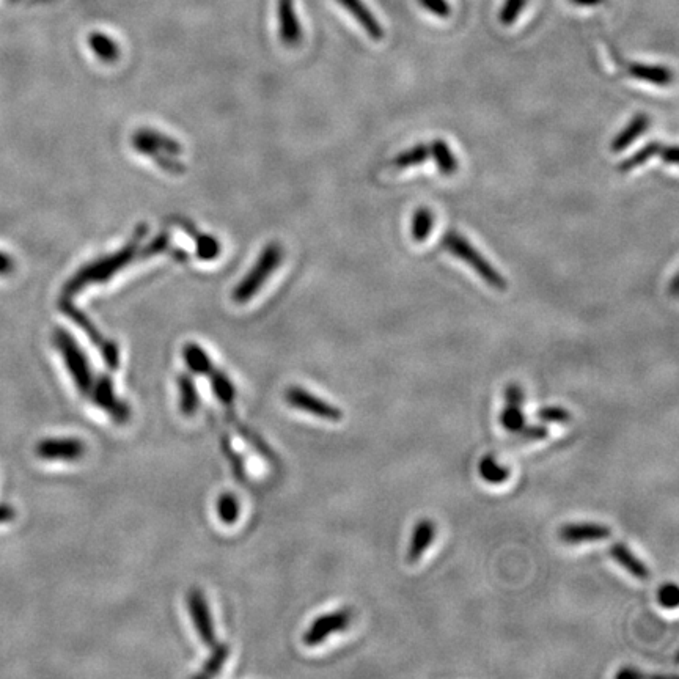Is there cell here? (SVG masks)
I'll use <instances>...</instances> for the list:
<instances>
[{
	"mask_svg": "<svg viewBox=\"0 0 679 679\" xmlns=\"http://www.w3.org/2000/svg\"><path fill=\"white\" fill-rule=\"evenodd\" d=\"M145 235V228H140V232L136 233L133 241L128 246L123 247L120 252L115 255H107V257L96 260L92 265L84 266L78 274H74L73 279L68 280L65 285V294H76L84 290L87 285L92 283H104L107 280L122 271L128 263L134 260L137 254V247H139L140 239Z\"/></svg>",
	"mask_w": 679,
	"mask_h": 679,
	"instance_id": "obj_1",
	"label": "cell"
},
{
	"mask_svg": "<svg viewBox=\"0 0 679 679\" xmlns=\"http://www.w3.org/2000/svg\"><path fill=\"white\" fill-rule=\"evenodd\" d=\"M442 246L450 254L455 255L456 258L464 261L466 265L474 269L478 276L481 277V280L488 283L489 287L496 288L499 291L507 290L508 285L505 277H502V274L497 269L492 268L491 263L464 236L456 232H448L444 236Z\"/></svg>",
	"mask_w": 679,
	"mask_h": 679,
	"instance_id": "obj_2",
	"label": "cell"
},
{
	"mask_svg": "<svg viewBox=\"0 0 679 679\" xmlns=\"http://www.w3.org/2000/svg\"><path fill=\"white\" fill-rule=\"evenodd\" d=\"M54 343L59 348L60 354L65 359L68 373L73 378L74 384L84 397H90L95 378H93L92 367L89 359L85 356L81 346L74 340L73 335L65 329H56L54 332Z\"/></svg>",
	"mask_w": 679,
	"mask_h": 679,
	"instance_id": "obj_3",
	"label": "cell"
},
{
	"mask_svg": "<svg viewBox=\"0 0 679 679\" xmlns=\"http://www.w3.org/2000/svg\"><path fill=\"white\" fill-rule=\"evenodd\" d=\"M283 250L279 244H269L260 258L255 263L254 268L247 272L243 282L239 283L238 287L233 291V299L238 304H246L249 299L254 298L255 294L263 287V283L269 279L272 272L279 268L280 261H282Z\"/></svg>",
	"mask_w": 679,
	"mask_h": 679,
	"instance_id": "obj_4",
	"label": "cell"
},
{
	"mask_svg": "<svg viewBox=\"0 0 679 679\" xmlns=\"http://www.w3.org/2000/svg\"><path fill=\"white\" fill-rule=\"evenodd\" d=\"M60 309L67 313V316H70L71 320L78 324L85 334L89 335L93 345L103 353L104 362H106L107 367L111 368V370H117L118 364H120V351H118V346L115 345L114 342L106 340V338L103 337V334L96 329L95 324H93L78 307H74L70 301H62Z\"/></svg>",
	"mask_w": 679,
	"mask_h": 679,
	"instance_id": "obj_5",
	"label": "cell"
},
{
	"mask_svg": "<svg viewBox=\"0 0 679 679\" xmlns=\"http://www.w3.org/2000/svg\"><path fill=\"white\" fill-rule=\"evenodd\" d=\"M285 400L291 408L315 415L318 419L329 420V422H340L343 419V412L340 409L335 408L327 401L321 400V398L315 397L302 387H290L285 392Z\"/></svg>",
	"mask_w": 679,
	"mask_h": 679,
	"instance_id": "obj_6",
	"label": "cell"
},
{
	"mask_svg": "<svg viewBox=\"0 0 679 679\" xmlns=\"http://www.w3.org/2000/svg\"><path fill=\"white\" fill-rule=\"evenodd\" d=\"M85 444L76 437H60V439H43L35 447V455L45 461H65L74 463L84 458Z\"/></svg>",
	"mask_w": 679,
	"mask_h": 679,
	"instance_id": "obj_7",
	"label": "cell"
},
{
	"mask_svg": "<svg viewBox=\"0 0 679 679\" xmlns=\"http://www.w3.org/2000/svg\"><path fill=\"white\" fill-rule=\"evenodd\" d=\"M349 623H351V612L348 609L324 613L310 624V628L307 629L302 640L307 646L321 645L332 634L345 631Z\"/></svg>",
	"mask_w": 679,
	"mask_h": 679,
	"instance_id": "obj_8",
	"label": "cell"
},
{
	"mask_svg": "<svg viewBox=\"0 0 679 679\" xmlns=\"http://www.w3.org/2000/svg\"><path fill=\"white\" fill-rule=\"evenodd\" d=\"M90 397H93L96 406L111 415V419L115 422H128L129 415H131L129 406L115 395L114 382L109 376L103 375L98 381H95Z\"/></svg>",
	"mask_w": 679,
	"mask_h": 679,
	"instance_id": "obj_9",
	"label": "cell"
},
{
	"mask_svg": "<svg viewBox=\"0 0 679 679\" xmlns=\"http://www.w3.org/2000/svg\"><path fill=\"white\" fill-rule=\"evenodd\" d=\"M188 607L191 612L192 623H194L195 631L199 634L200 640L206 646L213 648L217 643L216 629H214L213 618H211L210 607L206 602L205 595L202 591L194 590L188 595Z\"/></svg>",
	"mask_w": 679,
	"mask_h": 679,
	"instance_id": "obj_10",
	"label": "cell"
},
{
	"mask_svg": "<svg viewBox=\"0 0 679 679\" xmlns=\"http://www.w3.org/2000/svg\"><path fill=\"white\" fill-rule=\"evenodd\" d=\"M277 16H279V34L283 45L298 46L302 41L301 23H299L294 0H279L277 2Z\"/></svg>",
	"mask_w": 679,
	"mask_h": 679,
	"instance_id": "obj_11",
	"label": "cell"
},
{
	"mask_svg": "<svg viewBox=\"0 0 679 679\" xmlns=\"http://www.w3.org/2000/svg\"><path fill=\"white\" fill-rule=\"evenodd\" d=\"M607 525L596 522H577V524L563 525L558 535L568 544L587 543V541L606 540L610 536Z\"/></svg>",
	"mask_w": 679,
	"mask_h": 679,
	"instance_id": "obj_12",
	"label": "cell"
},
{
	"mask_svg": "<svg viewBox=\"0 0 679 679\" xmlns=\"http://www.w3.org/2000/svg\"><path fill=\"white\" fill-rule=\"evenodd\" d=\"M337 2L345 8L349 15L356 19L371 40L381 41L384 38V29H382L381 23L371 13L364 0H337Z\"/></svg>",
	"mask_w": 679,
	"mask_h": 679,
	"instance_id": "obj_13",
	"label": "cell"
},
{
	"mask_svg": "<svg viewBox=\"0 0 679 679\" xmlns=\"http://www.w3.org/2000/svg\"><path fill=\"white\" fill-rule=\"evenodd\" d=\"M133 144L140 153L155 156V158L159 153L164 155V151L169 153V155H177L181 150L180 145L175 140L161 136V134L155 133V131H140V133L134 136Z\"/></svg>",
	"mask_w": 679,
	"mask_h": 679,
	"instance_id": "obj_14",
	"label": "cell"
},
{
	"mask_svg": "<svg viewBox=\"0 0 679 679\" xmlns=\"http://www.w3.org/2000/svg\"><path fill=\"white\" fill-rule=\"evenodd\" d=\"M434 535H436V525L430 519H422L419 524L415 525L411 543H409V562H419L426 549L433 543Z\"/></svg>",
	"mask_w": 679,
	"mask_h": 679,
	"instance_id": "obj_15",
	"label": "cell"
},
{
	"mask_svg": "<svg viewBox=\"0 0 679 679\" xmlns=\"http://www.w3.org/2000/svg\"><path fill=\"white\" fill-rule=\"evenodd\" d=\"M648 128H650V117L645 114L635 115L631 122L626 125V128L612 140L610 150L613 153H621V151L631 147L640 136H643L648 131Z\"/></svg>",
	"mask_w": 679,
	"mask_h": 679,
	"instance_id": "obj_16",
	"label": "cell"
},
{
	"mask_svg": "<svg viewBox=\"0 0 679 679\" xmlns=\"http://www.w3.org/2000/svg\"><path fill=\"white\" fill-rule=\"evenodd\" d=\"M628 73L637 81L667 87L673 82V71L659 65H643V63H629Z\"/></svg>",
	"mask_w": 679,
	"mask_h": 679,
	"instance_id": "obj_17",
	"label": "cell"
},
{
	"mask_svg": "<svg viewBox=\"0 0 679 679\" xmlns=\"http://www.w3.org/2000/svg\"><path fill=\"white\" fill-rule=\"evenodd\" d=\"M610 555H612L615 562L620 563V565L623 566L631 576H634L635 579L646 580L650 577V569H648V566H646L640 558L635 557L628 546H624V544L621 543H615L610 547Z\"/></svg>",
	"mask_w": 679,
	"mask_h": 679,
	"instance_id": "obj_18",
	"label": "cell"
},
{
	"mask_svg": "<svg viewBox=\"0 0 679 679\" xmlns=\"http://www.w3.org/2000/svg\"><path fill=\"white\" fill-rule=\"evenodd\" d=\"M430 156H433L437 170L445 177H452L458 172V159L445 140H434L433 144L430 145Z\"/></svg>",
	"mask_w": 679,
	"mask_h": 679,
	"instance_id": "obj_19",
	"label": "cell"
},
{
	"mask_svg": "<svg viewBox=\"0 0 679 679\" xmlns=\"http://www.w3.org/2000/svg\"><path fill=\"white\" fill-rule=\"evenodd\" d=\"M183 357L189 370L195 375H210V371L214 368L210 356L197 343H188L184 346Z\"/></svg>",
	"mask_w": 679,
	"mask_h": 679,
	"instance_id": "obj_20",
	"label": "cell"
},
{
	"mask_svg": "<svg viewBox=\"0 0 679 679\" xmlns=\"http://www.w3.org/2000/svg\"><path fill=\"white\" fill-rule=\"evenodd\" d=\"M89 45L93 54L103 62L112 63L120 57V46L109 35L93 32L89 37Z\"/></svg>",
	"mask_w": 679,
	"mask_h": 679,
	"instance_id": "obj_21",
	"label": "cell"
},
{
	"mask_svg": "<svg viewBox=\"0 0 679 679\" xmlns=\"http://www.w3.org/2000/svg\"><path fill=\"white\" fill-rule=\"evenodd\" d=\"M180 389V409L186 417H192L200 406L199 392L195 387L194 379L189 375H180L178 378Z\"/></svg>",
	"mask_w": 679,
	"mask_h": 679,
	"instance_id": "obj_22",
	"label": "cell"
},
{
	"mask_svg": "<svg viewBox=\"0 0 679 679\" xmlns=\"http://www.w3.org/2000/svg\"><path fill=\"white\" fill-rule=\"evenodd\" d=\"M434 227L433 211L428 208H419L412 214L411 236L414 243L423 244L430 238Z\"/></svg>",
	"mask_w": 679,
	"mask_h": 679,
	"instance_id": "obj_23",
	"label": "cell"
},
{
	"mask_svg": "<svg viewBox=\"0 0 679 679\" xmlns=\"http://www.w3.org/2000/svg\"><path fill=\"white\" fill-rule=\"evenodd\" d=\"M208 376H210L211 387H213V392L214 395H216L217 400L221 401L225 406H230L236 398V390L235 386H233V382L228 379V376L225 375V373H222L221 370H216V368H213Z\"/></svg>",
	"mask_w": 679,
	"mask_h": 679,
	"instance_id": "obj_24",
	"label": "cell"
},
{
	"mask_svg": "<svg viewBox=\"0 0 679 679\" xmlns=\"http://www.w3.org/2000/svg\"><path fill=\"white\" fill-rule=\"evenodd\" d=\"M480 475L486 483L500 485L510 478V470L507 467L500 466L494 456L488 455L481 459Z\"/></svg>",
	"mask_w": 679,
	"mask_h": 679,
	"instance_id": "obj_25",
	"label": "cell"
},
{
	"mask_svg": "<svg viewBox=\"0 0 679 679\" xmlns=\"http://www.w3.org/2000/svg\"><path fill=\"white\" fill-rule=\"evenodd\" d=\"M428 158H430V147L426 144H417L400 153L397 158L393 159L392 164L397 169H409V167L420 166Z\"/></svg>",
	"mask_w": 679,
	"mask_h": 679,
	"instance_id": "obj_26",
	"label": "cell"
},
{
	"mask_svg": "<svg viewBox=\"0 0 679 679\" xmlns=\"http://www.w3.org/2000/svg\"><path fill=\"white\" fill-rule=\"evenodd\" d=\"M241 513V505H239L238 497L232 492H224L219 500H217V516L224 524H235L239 519Z\"/></svg>",
	"mask_w": 679,
	"mask_h": 679,
	"instance_id": "obj_27",
	"label": "cell"
},
{
	"mask_svg": "<svg viewBox=\"0 0 679 679\" xmlns=\"http://www.w3.org/2000/svg\"><path fill=\"white\" fill-rule=\"evenodd\" d=\"M228 653H230L228 645H225V643H216V645L213 646V654H211L210 659L205 662L202 672L197 676H199V678H211V676L217 675V673L221 672L225 662H227Z\"/></svg>",
	"mask_w": 679,
	"mask_h": 679,
	"instance_id": "obj_28",
	"label": "cell"
},
{
	"mask_svg": "<svg viewBox=\"0 0 679 679\" xmlns=\"http://www.w3.org/2000/svg\"><path fill=\"white\" fill-rule=\"evenodd\" d=\"M662 145L659 142H651V144L645 145L642 150L637 151L631 158L624 159L618 166L620 172H631V170L637 169V167L643 166L646 162L650 161L654 156L659 155Z\"/></svg>",
	"mask_w": 679,
	"mask_h": 679,
	"instance_id": "obj_29",
	"label": "cell"
},
{
	"mask_svg": "<svg viewBox=\"0 0 679 679\" xmlns=\"http://www.w3.org/2000/svg\"><path fill=\"white\" fill-rule=\"evenodd\" d=\"M500 425L505 430L510 431L511 434L516 433L519 428H522L525 425V415L522 412L521 406L507 404V408L500 412Z\"/></svg>",
	"mask_w": 679,
	"mask_h": 679,
	"instance_id": "obj_30",
	"label": "cell"
},
{
	"mask_svg": "<svg viewBox=\"0 0 679 679\" xmlns=\"http://www.w3.org/2000/svg\"><path fill=\"white\" fill-rule=\"evenodd\" d=\"M527 0H505L499 12V21L502 26H513L521 16Z\"/></svg>",
	"mask_w": 679,
	"mask_h": 679,
	"instance_id": "obj_31",
	"label": "cell"
},
{
	"mask_svg": "<svg viewBox=\"0 0 679 679\" xmlns=\"http://www.w3.org/2000/svg\"><path fill=\"white\" fill-rule=\"evenodd\" d=\"M549 436V430L544 425H524L513 433L514 442L543 441Z\"/></svg>",
	"mask_w": 679,
	"mask_h": 679,
	"instance_id": "obj_32",
	"label": "cell"
},
{
	"mask_svg": "<svg viewBox=\"0 0 679 679\" xmlns=\"http://www.w3.org/2000/svg\"><path fill=\"white\" fill-rule=\"evenodd\" d=\"M536 417L541 422L546 423H568L571 422V412L568 409L560 408V406H549V408L540 409L536 412Z\"/></svg>",
	"mask_w": 679,
	"mask_h": 679,
	"instance_id": "obj_33",
	"label": "cell"
},
{
	"mask_svg": "<svg viewBox=\"0 0 679 679\" xmlns=\"http://www.w3.org/2000/svg\"><path fill=\"white\" fill-rule=\"evenodd\" d=\"M233 423H235L236 430H238V433L241 434V436L246 439L247 442H249L250 445H254L255 450H257L260 455L266 456V458L271 459V448L268 447V445L265 444V441H261L260 437L255 436L252 431L246 430V426L241 425V423L238 422L236 419H232Z\"/></svg>",
	"mask_w": 679,
	"mask_h": 679,
	"instance_id": "obj_34",
	"label": "cell"
},
{
	"mask_svg": "<svg viewBox=\"0 0 679 679\" xmlns=\"http://www.w3.org/2000/svg\"><path fill=\"white\" fill-rule=\"evenodd\" d=\"M419 4L436 18L447 19L452 15V7L448 0H419Z\"/></svg>",
	"mask_w": 679,
	"mask_h": 679,
	"instance_id": "obj_35",
	"label": "cell"
},
{
	"mask_svg": "<svg viewBox=\"0 0 679 679\" xmlns=\"http://www.w3.org/2000/svg\"><path fill=\"white\" fill-rule=\"evenodd\" d=\"M679 590L675 584L662 585L659 590V602L665 609H675L678 606Z\"/></svg>",
	"mask_w": 679,
	"mask_h": 679,
	"instance_id": "obj_36",
	"label": "cell"
},
{
	"mask_svg": "<svg viewBox=\"0 0 679 679\" xmlns=\"http://www.w3.org/2000/svg\"><path fill=\"white\" fill-rule=\"evenodd\" d=\"M224 450L225 455H227V458L230 459V463H232L236 477H238L236 478V480L244 481V478H246V469H244V459L241 458V456L236 455L235 450H233L232 445H230V442H228L227 439H224Z\"/></svg>",
	"mask_w": 679,
	"mask_h": 679,
	"instance_id": "obj_37",
	"label": "cell"
},
{
	"mask_svg": "<svg viewBox=\"0 0 679 679\" xmlns=\"http://www.w3.org/2000/svg\"><path fill=\"white\" fill-rule=\"evenodd\" d=\"M217 254H219V244L216 243V239L213 238L199 239L200 258H205V260H211V258H216Z\"/></svg>",
	"mask_w": 679,
	"mask_h": 679,
	"instance_id": "obj_38",
	"label": "cell"
},
{
	"mask_svg": "<svg viewBox=\"0 0 679 679\" xmlns=\"http://www.w3.org/2000/svg\"><path fill=\"white\" fill-rule=\"evenodd\" d=\"M505 400L507 404L511 406H521L524 404V392H522L521 386L518 384H510V386L505 389Z\"/></svg>",
	"mask_w": 679,
	"mask_h": 679,
	"instance_id": "obj_39",
	"label": "cell"
},
{
	"mask_svg": "<svg viewBox=\"0 0 679 679\" xmlns=\"http://www.w3.org/2000/svg\"><path fill=\"white\" fill-rule=\"evenodd\" d=\"M659 156H661L662 162L667 164V166H675L678 162V148L675 145H670V147H662L659 151Z\"/></svg>",
	"mask_w": 679,
	"mask_h": 679,
	"instance_id": "obj_40",
	"label": "cell"
},
{
	"mask_svg": "<svg viewBox=\"0 0 679 679\" xmlns=\"http://www.w3.org/2000/svg\"><path fill=\"white\" fill-rule=\"evenodd\" d=\"M15 271V260L0 250V276H10Z\"/></svg>",
	"mask_w": 679,
	"mask_h": 679,
	"instance_id": "obj_41",
	"label": "cell"
},
{
	"mask_svg": "<svg viewBox=\"0 0 679 679\" xmlns=\"http://www.w3.org/2000/svg\"><path fill=\"white\" fill-rule=\"evenodd\" d=\"M15 514V510H13L12 507H8V505H0V524L13 521V519H15Z\"/></svg>",
	"mask_w": 679,
	"mask_h": 679,
	"instance_id": "obj_42",
	"label": "cell"
},
{
	"mask_svg": "<svg viewBox=\"0 0 679 679\" xmlns=\"http://www.w3.org/2000/svg\"><path fill=\"white\" fill-rule=\"evenodd\" d=\"M571 4L577 7H599V5L606 4V0H571Z\"/></svg>",
	"mask_w": 679,
	"mask_h": 679,
	"instance_id": "obj_43",
	"label": "cell"
},
{
	"mask_svg": "<svg viewBox=\"0 0 679 679\" xmlns=\"http://www.w3.org/2000/svg\"><path fill=\"white\" fill-rule=\"evenodd\" d=\"M639 676H642V673L632 670V668H624L617 673V678H639Z\"/></svg>",
	"mask_w": 679,
	"mask_h": 679,
	"instance_id": "obj_44",
	"label": "cell"
},
{
	"mask_svg": "<svg viewBox=\"0 0 679 679\" xmlns=\"http://www.w3.org/2000/svg\"><path fill=\"white\" fill-rule=\"evenodd\" d=\"M678 283H679V276H678V274H675V277H673V280H672V285H670V291H672L673 296H676V294H678Z\"/></svg>",
	"mask_w": 679,
	"mask_h": 679,
	"instance_id": "obj_45",
	"label": "cell"
}]
</instances>
